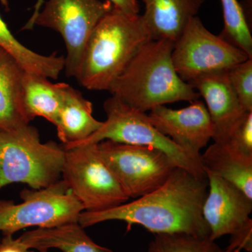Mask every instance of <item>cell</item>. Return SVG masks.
I'll return each instance as SVG.
<instances>
[{"instance_id": "8", "label": "cell", "mask_w": 252, "mask_h": 252, "mask_svg": "<svg viewBox=\"0 0 252 252\" xmlns=\"http://www.w3.org/2000/svg\"><path fill=\"white\" fill-rule=\"evenodd\" d=\"M44 4L37 16L23 30L38 26L59 32L67 49L66 74L75 78L91 32L113 9V5L107 0H47Z\"/></svg>"}, {"instance_id": "13", "label": "cell", "mask_w": 252, "mask_h": 252, "mask_svg": "<svg viewBox=\"0 0 252 252\" xmlns=\"http://www.w3.org/2000/svg\"><path fill=\"white\" fill-rule=\"evenodd\" d=\"M205 100L214 127L212 140L225 144L247 112L228 81L227 72L207 74L189 83Z\"/></svg>"}, {"instance_id": "11", "label": "cell", "mask_w": 252, "mask_h": 252, "mask_svg": "<svg viewBox=\"0 0 252 252\" xmlns=\"http://www.w3.org/2000/svg\"><path fill=\"white\" fill-rule=\"evenodd\" d=\"M183 109L158 106L148 115L152 125L167 136L190 158L200 162V151L214 135V127L206 106L200 99Z\"/></svg>"}, {"instance_id": "5", "label": "cell", "mask_w": 252, "mask_h": 252, "mask_svg": "<svg viewBox=\"0 0 252 252\" xmlns=\"http://www.w3.org/2000/svg\"><path fill=\"white\" fill-rule=\"evenodd\" d=\"M107 120L98 130L86 140L70 145H63L64 149L78 146L97 144L104 140L119 143L147 146L161 151L175 162L194 175L207 177L202 164L195 161L167 136L156 128L146 113L132 108L120 99L111 96L103 104Z\"/></svg>"}, {"instance_id": "26", "label": "cell", "mask_w": 252, "mask_h": 252, "mask_svg": "<svg viewBox=\"0 0 252 252\" xmlns=\"http://www.w3.org/2000/svg\"><path fill=\"white\" fill-rule=\"evenodd\" d=\"M0 252H32L23 243L21 239H15L13 235H4L0 241Z\"/></svg>"}, {"instance_id": "22", "label": "cell", "mask_w": 252, "mask_h": 252, "mask_svg": "<svg viewBox=\"0 0 252 252\" xmlns=\"http://www.w3.org/2000/svg\"><path fill=\"white\" fill-rule=\"evenodd\" d=\"M144 252H230L223 250L209 237L186 233L155 234Z\"/></svg>"}, {"instance_id": "9", "label": "cell", "mask_w": 252, "mask_h": 252, "mask_svg": "<svg viewBox=\"0 0 252 252\" xmlns=\"http://www.w3.org/2000/svg\"><path fill=\"white\" fill-rule=\"evenodd\" d=\"M249 59L241 49L209 31L197 16L187 23L172 53L176 72L188 84L207 74L227 72Z\"/></svg>"}, {"instance_id": "27", "label": "cell", "mask_w": 252, "mask_h": 252, "mask_svg": "<svg viewBox=\"0 0 252 252\" xmlns=\"http://www.w3.org/2000/svg\"><path fill=\"white\" fill-rule=\"evenodd\" d=\"M110 1L114 8L126 14L130 15L139 14L140 6L137 0H107Z\"/></svg>"}, {"instance_id": "28", "label": "cell", "mask_w": 252, "mask_h": 252, "mask_svg": "<svg viewBox=\"0 0 252 252\" xmlns=\"http://www.w3.org/2000/svg\"><path fill=\"white\" fill-rule=\"evenodd\" d=\"M1 1L4 6H6V7H8L7 0H1ZM44 0H37L35 6H34V13H33L32 17L30 18L29 21H28V22L27 23V24H29V23H31L32 21L34 19V18H35L36 16H37V14H39V11H40V10L41 9V6H42V5L44 4Z\"/></svg>"}, {"instance_id": "24", "label": "cell", "mask_w": 252, "mask_h": 252, "mask_svg": "<svg viewBox=\"0 0 252 252\" xmlns=\"http://www.w3.org/2000/svg\"><path fill=\"white\" fill-rule=\"evenodd\" d=\"M225 144L235 154L252 160V112H247L238 122Z\"/></svg>"}, {"instance_id": "25", "label": "cell", "mask_w": 252, "mask_h": 252, "mask_svg": "<svg viewBox=\"0 0 252 252\" xmlns=\"http://www.w3.org/2000/svg\"><path fill=\"white\" fill-rule=\"evenodd\" d=\"M229 243L226 250L230 252H240L241 250L252 252V219L238 231L230 235Z\"/></svg>"}, {"instance_id": "15", "label": "cell", "mask_w": 252, "mask_h": 252, "mask_svg": "<svg viewBox=\"0 0 252 252\" xmlns=\"http://www.w3.org/2000/svg\"><path fill=\"white\" fill-rule=\"evenodd\" d=\"M26 71L0 46V131L30 124L22 105V84Z\"/></svg>"}, {"instance_id": "4", "label": "cell", "mask_w": 252, "mask_h": 252, "mask_svg": "<svg viewBox=\"0 0 252 252\" xmlns=\"http://www.w3.org/2000/svg\"><path fill=\"white\" fill-rule=\"evenodd\" d=\"M65 150L56 142L42 143L30 124L0 131V190L14 183L32 189L49 187L62 176Z\"/></svg>"}, {"instance_id": "19", "label": "cell", "mask_w": 252, "mask_h": 252, "mask_svg": "<svg viewBox=\"0 0 252 252\" xmlns=\"http://www.w3.org/2000/svg\"><path fill=\"white\" fill-rule=\"evenodd\" d=\"M200 162L205 173L229 182L252 199V160L240 157L225 144L214 142L200 156Z\"/></svg>"}, {"instance_id": "6", "label": "cell", "mask_w": 252, "mask_h": 252, "mask_svg": "<svg viewBox=\"0 0 252 252\" xmlns=\"http://www.w3.org/2000/svg\"><path fill=\"white\" fill-rule=\"evenodd\" d=\"M22 202L0 199V231L13 235L29 227L51 228L78 222L84 206L67 183L60 180L40 189H23Z\"/></svg>"}, {"instance_id": "20", "label": "cell", "mask_w": 252, "mask_h": 252, "mask_svg": "<svg viewBox=\"0 0 252 252\" xmlns=\"http://www.w3.org/2000/svg\"><path fill=\"white\" fill-rule=\"evenodd\" d=\"M0 46L16 60L26 72L49 77L54 71L56 64L54 56L37 54L21 44L10 31L1 15Z\"/></svg>"}, {"instance_id": "29", "label": "cell", "mask_w": 252, "mask_h": 252, "mask_svg": "<svg viewBox=\"0 0 252 252\" xmlns=\"http://www.w3.org/2000/svg\"><path fill=\"white\" fill-rule=\"evenodd\" d=\"M240 4L243 6L244 12L250 23V21H252V0H242V2Z\"/></svg>"}, {"instance_id": "1", "label": "cell", "mask_w": 252, "mask_h": 252, "mask_svg": "<svg viewBox=\"0 0 252 252\" xmlns=\"http://www.w3.org/2000/svg\"><path fill=\"white\" fill-rule=\"evenodd\" d=\"M208 180L177 167L161 186L130 203L99 212H81L78 223L92 226L107 220H122L128 228L140 225L154 234L186 233L210 236L203 216Z\"/></svg>"}, {"instance_id": "7", "label": "cell", "mask_w": 252, "mask_h": 252, "mask_svg": "<svg viewBox=\"0 0 252 252\" xmlns=\"http://www.w3.org/2000/svg\"><path fill=\"white\" fill-rule=\"evenodd\" d=\"M64 150L63 180L84 211H103L128 201L122 186L99 155L97 144Z\"/></svg>"}, {"instance_id": "18", "label": "cell", "mask_w": 252, "mask_h": 252, "mask_svg": "<svg viewBox=\"0 0 252 252\" xmlns=\"http://www.w3.org/2000/svg\"><path fill=\"white\" fill-rule=\"evenodd\" d=\"M68 84H54L44 77L25 72L22 84V105L25 116L31 123L42 117L56 125Z\"/></svg>"}, {"instance_id": "30", "label": "cell", "mask_w": 252, "mask_h": 252, "mask_svg": "<svg viewBox=\"0 0 252 252\" xmlns=\"http://www.w3.org/2000/svg\"><path fill=\"white\" fill-rule=\"evenodd\" d=\"M39 252H49V251H45V250H44V251H40Z\"/></svg>"}, {"instance_id": "23", "label": "cell", "mask_w": 252, "mask_h": 252, "mask_svg": "<svg viewBox=\"0 0 252 252\" xmlns=\"http://www.w3.org/2000/svg\"><path fill=\"white\" fill-rule=\"evenodd\" d=\"M227 76L244 109L252 112V59L230 68Z\"/></svg>"}, {"instance_id": "2", "label": "cell", "mask_w": 252, "mask_h": 252, "mask_svg": "<svg viewBox=\"0 0 252 252\" xmlns=\"http://www.w3.org/2000/svg\"><path fill=\"white\" fill-rule=\"evenodd\" d=\"M142 15L114 8L91 32L75 79L90 91H109L142 46L152 40Z\"/></svg>"}, {"instance_id": "21", "label": "cell", "mask_w": 252, "mask_h": 252, "mask_svg": "<svg viewBox=\"0 0 252 252\" xmlns=\"http://www.w3.org/2000/svg\"><path fill=\"white\" fill-rule=\"evenodd\" d=\"M224 27L220 36L252 59V36L250 23L238 0H220Z\"/></svg>"}, {"instance_id": "16", "label": "cell", "mask_w": 252, "mask_h": 252, "mask_svg": "<svg viewBox=\"0 0 252 252\" xmlns=\"http://www.w3.org/2000/svg\"><path fill=\"white\" fill-rule=\"evenodd\" d=\"M93 116V104L79 91L67 85L56 126L63 145L86 140L102 126Z\"/></svg>"}, {"instance_id": "10", "label": "cell", "mask_w": 252, "mask_h": 252, "mask_svg": "<svg viewBox=\"0 0 252 252\" xmlns=\"http://www.w3.org/2000/svg\"><path fill=\"white\" fill-rule=\"evenodd\" d=\"M96 144L99 155L129 198H140L161 187L178 167L168 156L154 147L111 140Z\"/></svg>"}, {"instance_id": "12", "label": "cell", "mask_w": 252, "mask_h": 252, "mask_svg": "<svg viewBox=\"0 0 252 252\" xmlns=\"http://www.w3.org/2000/svg\"><path fill=\"white\" fill-rule=\"evenodd\" d=\"M209 190L203 206L210 240L232 235L251 220L252 199L229 182L206 172Z\"/></svg>"}, {"instance_id": "3", "label": "cell", "mask_w": 252, "mask_h": 252, "mask_svg": "<svg viewBox=\"0 0 252 252\" xmlns=\"http://www.w3.org/2000/svg\"><path fill=\"white\" fill-rule=\"evenodd\" d=\"M174 44L167 39L146 43L111 86L112 96L144 113L166 104L198 99V92L176 72Z\"/></svg>"}, {"instance_id": "14", "label": "cell", "mask_w": 252, "mask_h": 252, "mask_svg": "<svg viewBox=\"0 0 252 252\" xmlns=\"http://www.w3.org/2000/svg\"><path fill=\"white\" fill-rule=\"evenodd\" d=\"M142 15L152 39H178L190 18L196 16L205 0H142Z\"/></svg>"}, {"instance_id": "17", "label": "cell", "mask_w": 252, "mask_h": 252, "mask_svg": "<svg viewBox=\"0 0 252 252\" xmlns=\"http://www.w3.org/2000/svg\"><path fill=\"white\" fill-rule=\"evenodd\" d=\"M29 250L49 251L57 249L63 252H113L94 243L78 222L36 228L20 237Z\"/></svg>"}]
</instances>
